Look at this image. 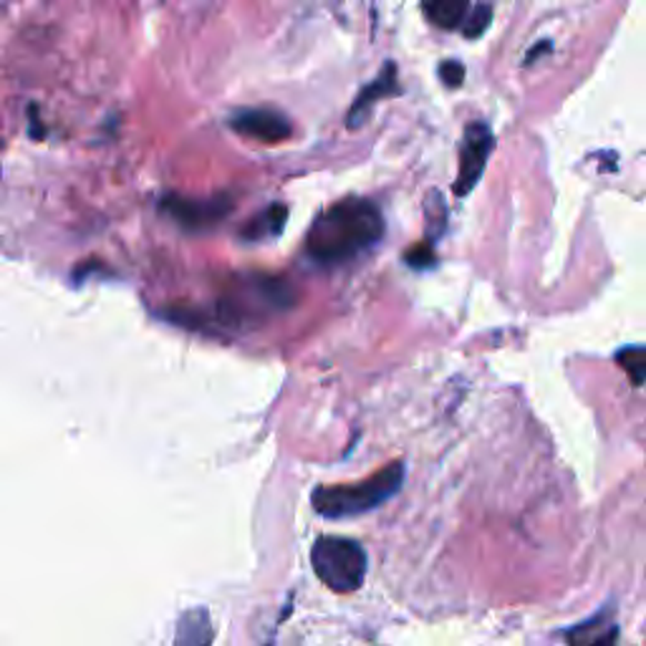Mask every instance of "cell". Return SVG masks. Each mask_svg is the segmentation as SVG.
I'll use <instances>...</instances> for the list:
<instances>
[{
  "label": "cell",
  "mask_w": 646,
  "mask_h": 646,
  "mask_svg": "<svg viewBox=\"0 0 646 646\" xmlns=\"http://www.w3.org/2000/svg\"><path fill=\"white\" fill-rule=\"evenodd\" d=\"M230 127H233L238 134L251 137V140L265 144H281L285 140H291L293 134L291 119L281 112H273V109H243V112L233 114Z\"/></svg>",
  "instance_id": "cell-6"
},
{
  "label": "cell",
  "mask_w": 646,
  "mask_h": 646,
  "mask_svg": "<svg viewBox=\"0 0 646 646\" xmlns=\"http://www.w3.org/2000/svg\"><path fill=\"white\" fill-rule=\"evenodd\" d=\"M616 364L624 369L634 386L646 384V346H624L618 349Z\"/></svg>",
  "instance_id": "cell-12"
},
{
  "label": "cell",
  "mask_w": 646,
  "mask_h": 646,
  "mask_svg": "<svg viewBox=\"0 0 646 646\" xmlns=\"http://www.w3.org/2000/svg\"><path fill=\"white\" fill-rule=\"evenodd\" d=\"M618 624L612 608L594 614L586 622L571 626L566 632V646H616Z\"/></svg>",
  "instance_id": "cell-8"
},
{
  "label": "cell",
  "mask_w": 646,
  "mask_h": 646,
  "mask_svg": "<svg viewBox=\"0 0 646 646\" xmlns=\"http://www.w3.org/2000/svg\"><path fill=\"white\" fill-rule=\"evenodd\" d=\"M548 51H551V43H548V41H543V43L535 46V49H531V53H528V57H525L523 63H525V67H531V63H533L535 59H538L541 53H548Z\"/></svg>",
  "instance_id": "cell-16"
},
{
  "label": "cell",
  "mask_w": 646,
  "mask_h": 646,
  "mask_svg": "<svg viewBox=\"0 0 646 646\" xmlns=\"http://www.w3.org/2000/svg\"><path fill=\"white\" fill-rule=\"evenodd\" d=\"M491 21H493V6L491 3H477L473 11H470L467 21L463 26L465 39H470V41L480 39V36L491 29Z\"/></svg>",
  "instance_id": "cell-13"
},
{
  "label": "cell",
  "mask_w": 646,
  "mask_h": 646,
  "mask_svg": "<svg viewBox=\"0 0 646 646\" xmlns=\"http://www.w3.org/2000/svg\"><path fill=\"white\" fill-rule=\"evenodd\" d=\"M402 485L404 463L394 460V463L376 470L372 477L362 480V483L316 487L311 495V505L323 518H354V515H364L392 501L402 491Z\"/></svg>",
  "instance_id": "cell-2"
},
{
  "label": "cell",
  "mask_w": 646,
  "mask_h": 646,
  "mask_svg": "<svg viewBox=\"0 0 646 646\" xmlns=\"http://www.w3.org/2000/svg\"><path fill=\"white\" fill-rule=\"evenodd\" d=\"M394 94H400V84H396V67L390 61V63H384V69L380 71V77H376L372 84L359 91V97L354 99V104H352V109H349V114H346L349 129L362 127L364 119L369 117V112H372V107L376 104V101H382L386 97H394Z\"/></svg>",
  "instance_id": "cell-7"
},
{
  "label": "cell",
  "mask_w": 646,
  "mask_h": 646,
  "mask_svg": "<svg viewBox=\"0 0 646 646\" xmlns=\"http://www.w3.org/2000/svg\"><path fill=\"white\" fill-rule=\"evenodd\" d=\"M160 208L168 215L188 230H205L220 223L230 210H233V200L225 195L218 198H182V195H168L162 198Z\"/></svg>",
  "instance_id": "cell-5"
},
{
  "label": "cell",
  "mask_w": 646,
  "mask_h": 646,
  "mask_svg": "<svg viewBox=\"0 0 646 646\" xmlns=\"http://www.w3.org/2000/svg\"><path fill=\"white\" fill-rule=\"evenodd\" d=\"M422 11L432 26L442 31H455L463 29L473 8H470V0H422Z\"/></svg>",
  "instance_id": "cell-10"
},
{
  "label": "cell",
  "mask_w": 646,
  "mask_h": 646,
  "mask_svg": "<svg viewBox=\"0 0 646 646\" xmlns=\"http://www.w3.org/2000/svg\"><path fill=\"white\" fill-rule=\"evenodd\" d=\"M465 67L460 61H445L440 67V79H442V84H445L447 89H457V87H463V81H465Z\"/></svg>",
  "instance_id": "cell-14"
},
{
  "label": "cell",
  "mask_w": 646,
  "mask_h": 646,
  "mask_svg": "<svg viewBox=\"0 0 646 646\" xmlns=\"http://www.w3.org/2000/svg\"><path fill=\"white\" fill-rule=\"evenodd\" d=\"M384 235V218L374 202L346 198L313 220L306 235V253L321 265L354 261Z\"/></svg>",
  "instance_id": "cell-1"
},
{
  "label": "cell",
  "mask_w": 646,
  "mask_h": 646,
  "mask_svg": "<svg viewBox=\"0 0 646 646\" xmlns=\"http://www.w3.org/2000/svg\"><path fill=\"white\" fill-rule=\"evenodd\" d=\"M311 566L319 581L334 594H354L366 578V551L344 535H321L311 548Z\"/></svg>",
  "instance_id": "cell-3"
},
{
  "label": "cell",
  "mask_w": 646,
  "mask_h": 646,
  "mask_svg": "<svg viewBox=\"0 0 646 646\" xmlns=\"http://www.w3.org/2000/svg\"><path fill=\"white\" fill-rule=\"evenodd\" d=\"M212 642H215V629H212L208 608H190L178 618L174 646H212Z\"/></svg>",
  "instance_id": "cell-9"
},
{
  "label": "cell",
  "mask_w": 646,
  "mask_h": 646,
  "mask_svg": "<svg viewBox=\"0 0 646 646\" xmlns=\"http://www.w3.org/2000/svg\"><path fill=\"white\" fill-rule=\"evenodd\" d=\"M495 150V134L487 122H470L460 147V168L455 178V195L467 198L477 188L480 178L487 168V160Z\"/></svg>",
  "instance_id": "cell-4"
},
{
  "label": "cell",
  "mask_w": 646,
  "mask_h": 646,
  "mask_svg": "<svg viewBox=\"0 0 646 646\" xmlns=\"http://www.w3.org/2000/svg\"><path fill=\"white\" fill-rule=\"evenodd\" d=\"M407 263L414 268H427L435 263V253H432V243H420L414 245L407 253Z\"/></svg>",
  "instance_id": "cell-15"
},
{
  "label": "cell",
  "mask_w": 646,
  "mask_h": 646,
  "mask_svg": "<svg viewBox=\"0 0 646 646\" xmlns=\"http://www.w3.org/2000/svg\"><path fill=\"white\" fill-rule=\"evenodd\" d=\"M285 220H289V208L281 205V202H273L271 208H265L261 215H255L251 223L245 225L243 238L245 240H271L279 238L285 228Z\"/></svg>",
  "instance_id": "cell-11"
}]
</instances>
